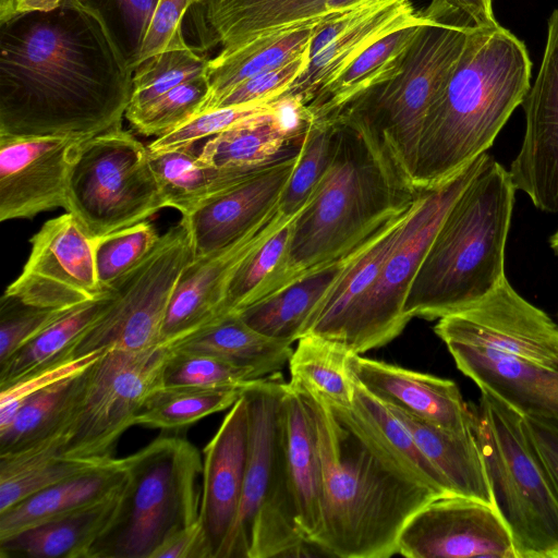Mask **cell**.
I'll list each match as a JSON object with an SVG mask.
<instances>
[{"instance_id": "1", "label": "cell", "mask_w": 558, "mask_h": 558, "mask_svg": "<svg viewBox=\"0 0 558 558\" xmlns=\"http://www.w3.org/2000/svg\"><path fill=\"white\" fill-rule=\"evenodd\" d=\"M129 60L81 0L0 24V135L92 137L120 128Z\"/></svg>"}, {"instance_id": "2", "label": "cell", "mask_w": 558, "mask_h": 558, "mask_svg": "<svg viewBox=\"0 0 558 558\" xmlns=\"http://www.w3.org/2000/svg\"><path fill=\"white\" fill-rule=\"evenodd\" d=\"M322 472V529L312 545L340 558H388L408 520L439 497L403 474L339 410L300 392Z\"/></svg>"}, {"instance_id": "3", "label": "cell", "mask_w": 558, "mask_h": 558, "mask_svg": "<svg viewBox=\"0 0 558 558\" xmlns=\"http://www.w3.org/2000/svg\"><path fill=\"white\" fill-rule=\"evenodd\" d=\"M525 45L499 23L475 25L453 72L430 105L413 186H438L486 154L531 87Z\"/></svg>"}, {"instance_id": "4", "label": "cell", "mask_w": 558, "mask_h": 558, "mask_svg": "<svg viewBox=\"0 0 558 558\" xmlns=\"http://www.w3.org/2000/svg\"><path fill=\"white\" fill-rule=\"evenodd\" d=\"M515 191L509 171L488 156L428 245L407 296L410 319L434 320L461 311L507 278L505 252Z\"/></svg>"}, {"instance_id": "5", "label": "cell", "mask_w": 558, "mask_h": 558, "mask_svg": "<svg viewBox=\"0 0 558 558\" xmlns=\"http://www.w3.org/2000/svg\"><path fill=\"white\" fill-rule=\"evenodd\" d=\"M329 121L337 126L331 162L293 221L289 262L295 280L350 253L418 193L362 128Z\"/></svg>"}, {"instance_id": "6", "label": "cell", "mask_w": 558, "mask_h": 558, "mask_svg": "<svg viewBox=\"0 0 558 558\" xmlns=\"http://www.w3.org/2000/svg\"><path fill=\"white\" fill-rule=\"evenodd\" d=\"M433 2L434 17L421 26L400 72L328 119L348 120L362 128L412 189L426 114L475 26L449 0Z\"/></svg>"}, {"instance_id": "7", "label": "cell", "mask_w": 558, "mask_h": 558, "mask_svg": "<svg viewBox=\"0 0 558 558\" xmlns=\"http://www.w3.org/2000/svg\"><path fill=\"white\" fill-rule=\"evenodd\" d=\"M279 373L244 387L248 441L238 517L220 558L300 557L312 546L302 534L290 486Z\"/></svg>"}, {"instance_id": "8", "label": "cell", "mask_w": 558, "mask_h": 558, "mask_svg": "<svg viewBox=\"0 0 558 558\" xmlns=\"http://www.w3.org/2000/svg\"><path fill=\"white\" fill-rule=\"evenodd\" d=\"M122 461L126 481L117 510L87 558H151L199 520L203 460L189 440L161 436Z\"/></svg>"}, {"instance_id": "9", "label": "cell", "mask_w": 558, "mask_h": 558, "mask_svg": "<svg viewBox=\"0 0 558 558\" xmlns=\"http://www.w3.org/2000/svg\"><path fill=\"white\" fill-rule=\"evenodd\" d=\"M494 506L517 558H558V492L523 426V416L489 392L471 404Z\"/></svg>"}, {"instance_id": "10", "label": "cell", "mask_w": 558, "mask_h": 558, "mask_svg": "<svg viewBox=\"0 0 558 558\" xmlns=\"http://www.w3.org/2000/svg\"><path fill=\"white\" fill-rule=\"evenodd\" d=\"M483 154L445 183L418 190L400 235L377 278L340 322L330 340L360 354L398 337L411 320L404 311L417 268L451 204L484 166Z\"/></svg>"}, {"instance_id": "11", "label": "cell", "mask_w": 558, "mask_h": 558, "mask_svg": "<svg viewBox=\"0 0 558 558\" xmlns=\"http://www.w3.org/2000/svg\"><path fill=\"white\" fill-rule=\"evenodd\" d=\"M166 208L149 150L129 131L111 129L85 140L68 177L65 211L100 238Z\"/></svg>"}, {"instance_id": "12", "label": "cell", "mask_w": 558, "mask_h": 558, "mask_svg": "<svg viewBox=\"0 0 558 558\" xmlns=\"http://www.w3.org/2000/svg\"><path fill=\"white\" fill-rule=\"evenodd\" d=\"M170 347L106 350L83 373L81 389L63 428L66 458L105 463L134 425L147 398L161 387Z\"/></svg>"}, {"instance_id": "13", "label": "cell", "mask_w": 558, "mask_h": 558, "mask_svg": "<svg viewBox=\"0 0 558 558\" xmlns=\"http://www.w3.org/2000/svg\"><path fill=\"white\" fill-rule=\"evenodd\" d=\"M193 259L190 232L181 218L142 262L111 284L110 303L75 341L68 356L111 349L143 351L162 344L168 306Z\"/></svg>"}, {"instance_id": "14", "label": "cell", "mask_w": 558, "mask_h": 558, "mask_svg": "<svg viewBox=\"0 0 558 558\" xmlns=\"http://www.w3.org/2000/svg\"><path fill=\"white\" fill-rule=\"evenodd\" d=\"M31 251L3 294L43 308H73L108 293L99 283L95 238L70 213L47 220L29 239Z\"/></svg>"}, {"instance_id": "15", "label": "cell", "mask_w": 558, "mask_h": 558, "mask_svg": "<svg viewBox=\"0 0 558 558\" xmlns=\"http://www.w3.org/2000/svg\"><path fill=\"white\" fill-rule=\"evenodd\" d=\"M434 331L445 344L463 343L558 369V325L507 278L476 303L439 318Z\"/></svg>"}, {"instance_id": "16", "label": "cell", "mask_w": 558, "mask_h": 558, "mask_svg": "<svg viewBox=\"0 0 558 558\" xmlns=\"http://www.w3.org/2000/svg\"><path fill=\"white\" fill-rule=\"evenodd\" d=\"M434 3L416 11L412 0H364L324 20L310 46L305 71L279 97L304 107L377 40L404 27L424 25L434 17Z\"/></svg>"}, {"instance_id": "17", "label": "cell", "mask_w": 558, "mask_h": 558, "mask_svg": "<svg viewBox=\"0 0 558 558\" xmlns=\"http://www.w3.org/2000/svg\"><path fill=\"white\" fill-rule=\"evenodd\" d=\"M408 558H517L511 534L492 505L459 495L434 498L402 527Z\"/></svg>"}, {"instance_id": "18", "label": "cell", "mask_w": 558, "mask_h": 558, "mask_svg": "<svg viewBox=\"0 0 558 558\" xmlns=\"http://www.w3.org/2000/svg\"><path fill=\"white\" fill-rule=\"evenodd\" d=\"M85 140L0 135V220L32 219L43 211L65 209L69 171Z\"/></svg>"}, {"instance_id": "19", "label": "cell", "mask_w": 558, "mask_h": 558, "mask_svg": "<svg viewBox=\"0 0 558 558\" xmlns=\"http://www.w3.org/2000/svg\"><path fill=\"white\" fill-rule=\"evenodd\" d=\"M525 132L509 173L542 211L558 213V9L548 21L544 57L522 102Z\"/></svg>"}, {"instance_id": "20", "label": "cell", "mask_w": 558, "mask_h": 558, "mask_svg": "<svg viewBox=\"0 0 558 558\" xmlns=\"http://www.w3.org/2000/svg\"><path fill=\"white\" fill-rule=\"evenodd\" d=\"M301 145L182 216L190 232L194 258L211 255L230 245L279 207Z\"/></svg>"}, {"instance_id": "21", "label": "cell", "mask_w": 558, "mask_h": 558, "mask_svg": "<svg viewBox=\"0 0 558 558\" xmlns=\"http://www.w3.org/2000/svg\"><path fill=\"white\" fill-rule=\"evenodd\" d=\"M290 217L278 207L230 245L211 255L194 258L174 289L161 343L169 345L220 317L227 287L234 271Z\"/></svg>"}, {"instance_id": "22", "label": "cell", "mask_w": 558, "mask_h": 558, "mask_svg": "<svg viewBox=\"0 0 558 558\" xmlns=\"http://www.w3.org/2000/svg\"><path fill=\"white\" fill-rule=\"evenodd\" d=\"M247 441V404L242 393L203 450L199 520L213 558H220L238 517Z\"/></svg>"}, {"instance_id": "23", "label": "cell", "mask_w": 558, "mask_h": 558, "mask_svg": "<svg viewBox=\"0 0 558 558\" xmlns=\"http://www.w3.org/2000/svg\"><path fill=\"white\" fill-rule=\"evenodd\" d=\"M353 379L374 397L453 433L472 430V409L454 381L351 354Z\"/></svg>"}, {"instance_id": "24", "label": "cell", "mask_w": 558, "mask_h": 558, "mask_svg": "<svg viewBox=\"0 0 558 558\" xmlns=\"http://www.w3.org/2000/svg\"><path fill=\"white\" fill-rule=\"evenodd\" d=\"M458 369L481 391L522 416L558 421V369L458 342L446 343Z\"/></svg>"}, {"instance_id": "25", "label": "cell", "mask_w": 558, "mask_h": 558, "mask_svg": "<svg viewBox=\"0 0 558 558\" xmlns=\"http://www.w3.org/2000/svg\"><path fill=\"white\" fill-rule=\"evenodd\" d=\"M271 112L253 117L205 142L198 158L222 170L252 171L296 149L310 121L293 99H280Z\"/></svg>"}, {"instance_id": "26", "label": "cell", "mask_w": 558, "mask_h": 558, "mask_svg": "<svg viewBox=\"0 0 558 558\" xmlns=\"http://www.w3.org/2000/svg\"><path fill=\"white\" fill-rule=\"evenodd\" d=\"M122 488L76 510L0 539V557L87 558L95 541L111 521Z\"/></svg>"}, {"instance_id": "27", "label": "cell", "mask_w": 558, "mask_h": 558, "mask_svg": "<svg viewBox=\"0 0 558 558\" xmlns=\"http://www.w3.org/2000/svg\"><path fill=\"white\" fill-rule=\"evenodd\" d=\"M323 21L280 28L259 35L235 48L222 49L208 61L207 77L210 89L199 112L213 109L226 94L241 83L300 56L310 48Z\"/></svg>"}, {"instance_id": "28", "label": "cell", "mask_w": 558, "mask_h": 558, "mask_svg": "<svg viewBox=\"0 0 558 558\" xmlns=\"http://www.w3.org/2000/svg\"><path fill=\"white\" fill-rule=\"evenodd\" d=\"M388 407L445 480L452 495L494 506L482 451L473 429L462 434L449 432L399 408Z\"/></svg>"}, {"instance_id": "29", "label": "cell", "mask_w": 558, "mask_h": 558, "mask_svg": "<svg viewBox=\"0 0 558 558\" xmlns=\"http://www.w3.org/2000/svg\"><path fill=\"white\" fill-rule=\"evenodd\" d=\"M282 418L296 521L302 534L312 545L322 529L320 462L304 398L288 383L282 398Z\"/></svg>"}, {"instance_id": "30", "label": "cell", "mask_w": 558, "mask_h": 558, "mask_svg": "<svg viewBox=\"0 0 558 558\" xmlns=\"http://www.w3.org/2000/svg\"><path fill=\"white\" fill-rule=\"evenodd\" d=\"M421 26L423 25L396 31L362 52L303 107L308 121L332 118L369 90L396 76Z\"/></svg>"}, {"instance_id": "31", "label": "cell", "mask_w": 558, "mask_h": 558, "mask_svg": "<svg viewBox=\"0 0 558 558\" xmlns=\"http://www.w3.org/2000/svg\"><path fill=\"white\" fill-rule=\"evenodd\" d=\"M351 252L238 313L258 332L290 344L296 342L308 331L320 303L344 268Z\"/></svg>"}, {"instance_id": "32", "label": "cell", "mask_w": 558, "mask_h": 558, "mask_svg": "<svg viewBox=\"0 0 558 558\" xmlns=\"http://www.w3.org/2000/svg\"><path fill=\"white\" fill-rule=\"evenodd\" d=\"M413 204L385 222L351 252L344 268L320 303L306 335L327 339L331 337L345 314L374 283Z\"/></svg>"}, {"instance_id": "33", "label": "cell", "mask_w": 558, "mask_h": 558, "mask_svg": "<svg viewBox=\"0 0 558 558\" xmlns=\"http://www.w3.org/2000/svg\"><path fill=\"white\" fill-rule=\"evenodd\" d=\"M335 409L339 410L408 477L426 486L439 497L452 495L445 480L426 459L389 407L359 383L354 380L351 408Z\"/></svg>"}, {"instance_id": "34", "label": "cell", "mask_w": 558, "mask_h": 558, "mask_svg": "<svg viewBox=\"0 0 558 558\" xmlns=\"http://www.w3.org/2000/svg\"><path fill=\"white\" fill-rule=\"evenodd\" d=\"M169 345L217 356L257 379L279 373L293 352L292 344L258 332L238 312L227 313Z\"/></svg>"}, {"instance_id": "35", "label": "cell", "mask_w": 558, "mask_h": 558, "mask_svg": "<svg viewBox=\"0 0 558 558\" xmlns=\"http://www.w3.org/2000/svg\"><path fill=\"white\" fill-rule=\"evenodd\" d=\"M122 458L43 489L0 512V539L109 496L122 488Z\"/></svg>"}, {"instance_id": "36", "label": "cell", "mask_w": 558, "mask_h": 558, "mask_svg": "<svg viewBox=\"0 0 558 558\" xmlns=\"http://www.w3.org/2000/svg\"><path fill=\"white\" fill-rule=\"evenodd\" d=\"M105 463L66 458L63 430L20 450L2 454L0 512L43 489Z\"/></svg>"}, {"instance_id": "37", "label": "cell", "mask_w": 558, "mask_h": 558, "mask_svg": "<svg viewBox=\"0 0 558 558\" xmlns=\"http://www.w3.org/2000/svg\"><path fill=\"white\" fill-rule=\"evenodd\" d=\"M351 353L342 343L314 335L296 341L289 364V386L333 408H351L354 379L349 368Z\"/></svg>"}, {"instance_id": "38", "label": "cell", "mask_w": 558, "mask_h": 558, "mask_svg": "<svg viewBox=\"0 0 558 558\" xmlns=\"http://www.w3.org/2000/svg\"><path fill=\"white\" fill-rule=\"evenodd\" d=\"M149 161L165 207L177 209L182 216L191 214L213 195L262 169L236 171L205 166L192 147L149 151Z\"/></svg>"}, {"instance_id": "39", "label": "cell", "mask_w": 558, "mask_h": 558, "mask_svg": "<svg viewBox=\"0 0 558 558\" xmlns=\"http://www.w3.org/2000/svg\"><path fill=\"white\" fill-rule=\"evenodd\" d=\"M296 215L277 228L234 271L227 287L221 316L240 312L296 281L289 262Z\"/></svg>"}, {"instance_id": "40", "label": "cell", "mask_w": 558, "mask_h": 558, "mask_svg": "<svg viewBox=\"0 0 558 558\" xmlns=\"http://www.w3.org/2000/svg\"><path fill=\"white\" fill-rule=\"evenodd\" d=\"M83 373L60 380L28 398L0 427V456L63 430L83 381Z\"/></svg>"}, {"instance_id": "41", "label": "cell", "mask_w": 558, "mask_h": 558, "mask_svg": "<svg viewBox=\"0 0 558 558\" xmlns=\"http://www.w3.org/2000/svg\"><path fill=\"white\" fill-rule=\"evenodd\" d=\"M112 298L107 295L70 310L61 318L0 364V387L62 357L81 335L102 314Z\"/></svg>"}, {"instance_id": "42", "label": "cell", "mask_w": 558, "mask_h": 558, "mask_svg": "<svg viewBox=\"0 0 558 558\" xmlns=\"http://www.w3.org/2000/svg\"><path fill=\"white\" fill-rule=\"evenodd\" d=\"M243 389L160 387L147 398L134 425L161 429L184 428L205 416L230 409Z\"/></svg>"}, {"instance_id": "43", "label": "cell", "mask_w": 558, "mask_h": 558, "mask_svg": "<svg viewBox=\"0 0 558 558\" xmlns=\"http://www.w3.org/2000/svg\"><path fill=\"white\" fill-rule=\"evenodd\" d=\"M288 0H203L191 7L190 22L197 50L216 45L231 49L265 14ZM186 14V15H187Z\"/></svg>"}, {"instance_id": "44", "label": "cell", "mask_w": 558, "mask_h": 558, "mask_svg": "<svg viewBox=\"0 0 558 558\" xmlns=\"http://www.w3.org/2000/svg\"><path fill=\"white\" fill-rule=\"evenodd\" d=\"M336 132L332 121H310L296 165L279 202L283 215H296L308 203L331 162Z\"/></svg>"}, {"instance_id": "45", "label": "cell", "mask_w": 558, "mask_h": 558, "mask_svg": "<svg viewBox=\"0 0 558 558\" xmlns=\"http://www.w3.org/2000/svg\"><path fill=\"white\" fill-rule=\"evenodd\" d=\"M208 61L193 47L150 57L134 70L132 96L126 111L140 109L174 87L207 74Z\"/></svg>"}, {"instance_id": "46", "label": "cell", "mask_w": 558, "mask_h": 558, "mask_svg": "<svg viewBox=\"0 0 558 558\" xmlns=\"http://www.w3.org/2000/svg\"><path fill=\"white\" fill-rule=\"evenodd\" d=\"M170 347V345H169ZM257 378L217 356L170 347L161 387L192 389L244 388Z\"/></svg>"}, {"instance_id": "47", "label": "cell", "mask_w": 558, "mask_h": 558, "mask_svg": "<svg viewBox=\"0 0 558 558\" xmlns=\"http://www.w3.org/2000/svg\"><path fill=\"white\" fill-rule=\"evenodd\" d=\"M209 89L207 74L194 77L140 109L128 110L125 118L137 133L160 137L197 114Z\"/></svg>"}, {"instance_id": "48", "label": "cell", "mask_w": 558, "mask_h": 558, "mask_svg": "<svg viewBox=\"0 0 558 558\" xmlns=\"http://www.w3.org/2000/svg\"><path fill=\"white\" fill-rule=\"evenodd\" d=\"M159 233L142 221L95 239V262L100 286L109 291L122 275L142 262L157 245Z\"/></svg>"}, {"instance_id": "49", "label": "cell", "mask_w": 558, "mask_h": 558, "mask_svg": "<svg viewBox=\"0 0 558 558\" xmlns=\"http://www.w3.org/2000/svg\"><path fill=\"white\" fill-rule=\"evenodd\" d=\"M281 100L219 107L202 111L173 131L156 137L147 147L151 153L193 147L197 142L219 134L256 116L275 111Z\"/></svg>"}, {"instance_id": "50", "label": "cell", "mask_w": 558, "mask_h": 558, "mask_svg": "<svg viewBox=\"0 0 558 558\" xmlns=\"http://www.w3.org/2000/svg\"><path fill=\"white\" fill-rule=\"evenodd\" d=\"M81 1L101 16L133 69L157 0Z\"/></svg>"}, {"instance_id": "51", "label": "cell", "mask_w": 558, "mask_h": 558, "mask_svg": "<svg viewBox=\"0 0 558 558\" xmlns=\"http://www.w3.org/2000/svg\"><path fill=\"white\" fill-rule=\"evenodd\" d=\"M70 310L33 306L3 294L0 302V364Z\"/></svg>"}, {"instance_id": "52", "label": "cell", "mask_w": 558, "mask_h": 558, "mask_svg": "<svg viewBox=\"0 0 558 558\" xmlns=\"http://www.w3.org/2000/svg\"><path fill=\"white\" fill-rule=\"evenodd\" d=\"M104 352L95 351L76 357H62L4 387H0V427L7 425L20 407L33 395L60 380L82 373Z\"/></svg>"}, {"instance_id": "53", "label": "cell", "mask_w": 558, "mask_h": 558, "mask_svg": "<svg viewBox=\"0 0 558 558\" xmlns=\"http://www.w3.org/2000/svg\"><path fill=\"white\" fill-rule=\"evenodd\" d=\"M195 0H157L133 69L165 51L192 48L183 33V22Z\"/></svg>"}, {"instance_id": "54", "label": "cell", "mask_w": 558, "mask_h": 558, "mask_svg": "<svg viewBox=\"0 0 558 558\" xmlns=\"http://www.w3.org/2000/svg\"><path fill=\"white\" fill-rule=\"evenodd\" d=\"M310 62V48L276 69L260 73L226 94L213 109L256 102H272L293 84Z\"/></svg>"}, {"instance_id": "55", "label": "cell", "mask_w": 558, "mask_h": 558, "mask_svg": "<svg viewBox=\"0 0 558 558\" xmlns=\"http://www.w3.org/2000/svg\"><path fill=\"white\" fill-rule=\"evenodd\" d=\"M364 0H288L260 17L244 35L240 45L263 34L323 21L349 10ZM236 46V47H238Z\"/></svg>"}, {"instance_id": "56", "label": "cell", "mask_w": 558, "mask_h": 558, "mask_svg": "<svg viewBox=\"0 0 558 558\" xmlns=\"http://www.w3.org/2000/svg\"><path fill=\"white\" fill-rule=\"evenodd\" d=\"M151 558H213L201 520L168 537Z\"/></svg>"}, {"instance_id": "57", "label": "cell", "mask_w": 558, "mask_h": 558, "mask_svg": "<svg viewBox=\"0 0 558 558\" xmlns=\"http://www.w3.org/2000/svg\"><path fill=\"white\" fill-rule=\"evenodd\" d=\"M523 426L558 492V421L523 416Z\"/></svg>"}, {"instance_id": "58", "label": "cell", "mask_w": 558, "mask_h": 558, "mask_svg": "<svg viewBox=\"0 0 558 558\" xmlns=\"http://www.w3.org/2000/svg\"><path fill=\"white\" fill-rule=\"evenodd\" d=\"M456 8L468 15L477 26H489L498 22L494 17L493 0H449Z\"/></svg>"}, {"instance_id": "59", "label": "cell", "mask_w": 558, "mask_h": 558, "mask_svg": "<svg viewBox=\"0 0 558 558\" xmlns=\"http://www.w3.org/2000/svg\"><path fill=\"white\" fill-rule=\"evenodd\" d=\"M63 0H15L14 13L49 12L62 4Z\"/></svg>"}, {"instance_id": "60", "label": "cell", "mask_w": 558, "mask_h": 558, "mask_svg": "<svg viewBox=\"0 0 558 558\" xmlns=\"http://www.w3.org/2000/svg\"><path fill=\"white\" fill-rule=\"evenodd\" d=\"M15 0H0V24H3L11 20L14 13Z\"/></svg>"}, {"instance_id": "61", "label": "cell", "mask_w": 558, "mask_h": 558, "mask_svg": "<svg viewBox=\"0 0 558 558\" xmlns=\"http://www.w3.org/2000/svg\"><path fill=\"white\" fill-rule=\"evenodd\" d=\"M549 244L556 255H558V230L550 236Z\"/></svg>"}, {"instance_id": "62", "label": "cell", "mask_w": 558, "mask_h": 558, "mask_svg": "<svg viewBox=\"0 0 558 558\" xmlns=\"http://www.w3.org/2000/svg\"><path fill=\"white\" fill-rule=\"evenodd\" d=\"M201 1H203V0H195V3H198V2H201Z\"/></svg>"}]
</instances>
